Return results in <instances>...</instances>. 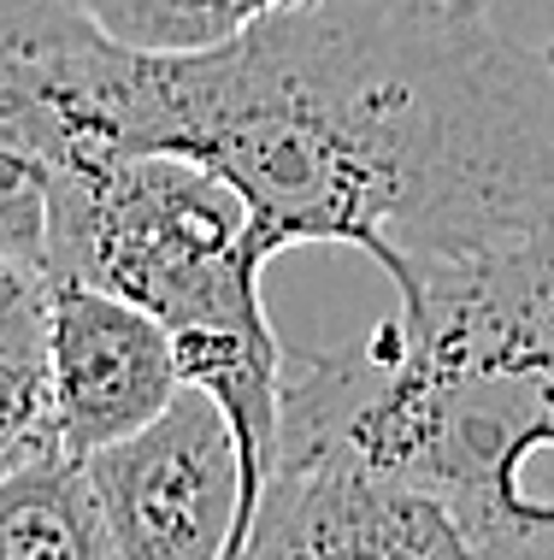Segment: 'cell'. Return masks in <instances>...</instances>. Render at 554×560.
<instances>
[{
	"mask_svg": "<svg viewBox=\"0 0 554 560\" xmlns=\"http://www.w3.org/2000/svg\"><path fill=\"white\" fill-rule=\"evenodd\" d=\"M118 154H184L272 254L337 242L389 290L554 207V66L484 0H307L195 54L118 42Z\"/></svg>",
	"mask_w": 554,
	"mask_h": 560,
	"instance_id": "cell-1",
	"label": "cell"
},
{
	"mask_svg": "<svg viewBox=\"0 0 554 560\" xmlns=\"http://www.w3.org/2000/svg\"><path fill=\"white\" fill-rule=\"evenodd\" d=\"M283 460L413 483L502 560H554V207L425 266L396 313L283 366Z\"/></svg>",
	"mask_w": 554,
	"mask_h": 560,
	"instance_id": "cell-2",
	"label": "cell"
},
{
	"mask_svg": "<svg viewBox=\"0 0 554 560\" xmlns=\"http://www.w3.org/2000/svg\"><path fill=\"white\" fill-rule=\"evenodd\" d=\"M272 260L243 195L184 154H118L54 177L48 278L95 283L172 325L184 377L236 425L254 513L278 472L290 366L260 295Z\"/></svg>",
	"mask_w": 554,
	"mask_h": 560,
	"instance_id": "cell-3",
	"label": "cell"
},
{
	"mask_svg": "<svg viewBox=\"0 0 554 560\" xmlns=\"http://www.w3.org/2000/svg\"><path fill=\"white\" fill-rule=\"evenodd\" d=\"M89 478L113 560H236L254 525L236 425L195 384L148 431L89 454Z\"/></svg>",
	"mask_w": 554,
	"mask_h": 560,
	"instance_id": "cell-4",
	"label": "cell"
},
{
	"mask_svg": "<svg viewBox=\"0 0 554 560\" xmlns=\"http://www.w3.org/2000/svg\"><path fill=\"white\" fill-rule=\"evenodd\" d=\"M236 560H502L455 508L331 460H283Z\"/></svg>",
	"mask_w": 554,
	"mask_h": 560,
	"instance_id": "cell-5",
	"label": "cell"
},
{
	"mask_svg": "<svg viewBox=\"0 0 554 560\" xmlns=\"http://www.w3.org/2000/svg\"><path fill=\"white\" fill-rule=\"evenodd\" d=\"M48 354H54V431L59 448L89 454L148 431L184 396V360L166 319L95 283L54 278L48 307Z\"/></svg>",
	"mask_w": 554,
	"mask_h": 560,
	"instance_id": "cell-6",
	"label": "cell"
},
{
	"mask_svg": "<svg viewBox=\"0 0 554 560\" xmlns=\"http://www.w3.org/2000/svg\"><path fill=\"white\" fill-rule=\"evenodd\" d=\"M48 307V271L0 254V478L42 460V454H59Z\"/></svg>",
	"mask_w": 554,
	"mask_h": 560,
	"instance_id": "cell-7",
	"label": "cell"
},
{
	"mask_svg": "<svg viewBox=\"0 0 554 560\" xmlns=\"http://www.w3.org/2000/svg\"><path fill=\"white\" fill-rule=\"evenodd\" d=\"M0 560H113L89 460L59 448L0 478Z\"/></svg>",
	"mask_w": 554,
	"mask_h": 560,
	"instance_id": "cell-8",
	"label": "cell"
},
{
	"mask_svg": "<svg viewBox=\"0 0 554 560\" xmlns=\"http://www.w3.org/2000/svg\"><path fill=\"white\" fill-rule=\"evenodd\" d=\"M107 36L148 54H195L243 36V30L278 19L307 0H78Z\"/></svg>",
	"mask_w": 554,
	"mask_h": 560,
	"instance_id": "cell-9",
	"label": "cell"
},
{
	"mask_svg": "<svg viewBox=\"0 0 554 560\" xmlns=\"http://www.w3.org/2000/svg\"><path fill=\"white\" fill-rule=\"evenodd\" d=\"M48 213L54 172L19 148H0V254L48 271Z\"/></svg>",
	"mask_w": 554,
	"mask_h": 560,
	"instance_id": "cell-10",
	"label": "cell"
},
{
	"mask_svg": "<svg viewBox=\"0 0 554 560\" xmlns=\"http://www.w3.org/2000/svg\"><path fill=\"white\" fill-rule=\"evenodd\" d=\"M543 54H549V66H554V42H549V48H543Z\"/></svg>",
	"mask_w": 554,
	"mask_h": 560,
	"instance_id": "cell-11",
	"label": "cell"
}]
</instances>
